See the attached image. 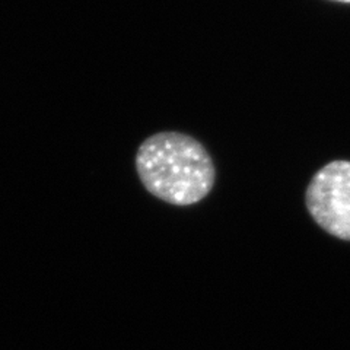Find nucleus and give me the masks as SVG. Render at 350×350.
<instances>
[{
    "instance_id": "obj_1",
    "label": "nucleus",
    "mask_w": 350,
    "mask_h": 350,
    "mask_svg": "<svg viewBox=\"0 0 350 350\" xmlns=\"http://www.w3.org/2000/svg\"><path fill=\"white\" fill-rule=\"evenodd\" d=\"M136 171L144 187L174 206L202 202L215 185L211 153L193 136L159 131L144 140L136 153Z\"/></svg>"
},
{
    "instance_id": "obj_2",
    "label": "nucleus",
    "mask_w": 350,
    "mask_h": 350,
    "mask_svg": "<svg viewBox=\"0 0 350 350\" xmlns=\"http://www.w3.org/2000/svg\"><path fill=\"white\" fill-rule=\"evenodd\" d=\"M305 206L327 234L350 241V161H332L317 171L306 187Z\"/></svg>"
},
{
    "instance_id": "obj_3",
    "label": "nucleus",
    "mask_w": 350,
    "mask_h": 350,
    "mask_svg": "<svg viewBox=\"0 0 350 350\" xmlns=\"http://www.w3.org/2000/svg\"><path fill=\"white\" fill-rule=\"evenodd\" d=\"M333 2H338V3H350V0H333Z\"/></svg>"
}]
</instances>
